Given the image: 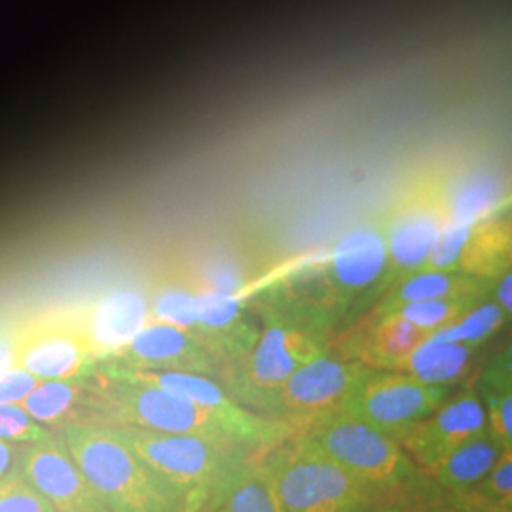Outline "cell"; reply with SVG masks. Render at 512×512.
<instances>
[{
    "label": "cell",
    "instance_id": "6da1fadb",
    "mask_svg": "<svg viewBox=\"0 0 512 512\" xmlns=\"http://www.w3.org/2000/svg\"><path fill=\"white\" fill-rule=\"evenodd\" d=\"M61 439L109 512H184L177 494L120 431L95 420L65 423Z\"/></svg>",
    "mask_w": 512,
    "mask_h": 512
},
{
    "label": "cell",
    "instance_id": "7a4b0ae2",
    "mask_svg": "<svg viewBox=\"0 0 512 512\" xmlns=\"http://www.w3.org/2000/svg\"><path fill=\"white\" fill-rule=\"evenodd\" d=\"M262 319L255 346L224 378V389L253 412L298 366L325 351L329 330L294 298L275 300L262 311Z\"/></svg>",
    "mask_w": 512,
    "mask_h": 512
},
{
    "label": "cell",
    "instance_id": "3957f363",
    "mask_svg": "<svg viewBox=\"0 0 512 512\" xmlns=\"http://www.w3.org/2000/svg\"><path fill=\"white\" fill-rule=\"evenodd\" d=\"M135 454L164 480L183 503L198 512L220 484L256 452L226 437L158 433L131 425H114Z\"/></svg>",
    "mask_w": 512,
    "mask_h": 512
},
{
    "label": "cell",
    "instance_id": "277c9868",
    "mask_svg": "<svg viewBox=\"0 0 512 512\" xmlns=\"http://www.w3.org/2000/svg\"><path fill=\"white\" fill-rule=\"evenodd\" d=\"M300 440L348 469L380 497L418 499L431 488L429 476L408 458L399 440L338 410L310 421Z\"/></svg>",
    "mask_w": 512,
    "mask_h": 512
},
{
    "label": "cell",
    "instance_id": "5b68a950",
    "mask_svg": "<svg viewBox=\"0 0 512 512\" xmlns=\"http://www.w3.org/2000/svg\"><path fill=\"white\" fill-rule=\"evenodd\" d=\"M275 494L285 512H357L380 497L348 469L302 440L266 456Z\"/></svg>",
    "mask_w": 512,
    "mask_h": 512
},
{
    "label": "cell",
    "instance_id": "8992f818",
    "mask_svg": "<svg viewBox=\"0 0 512 512\" xmlns=\"http://www.w3.org/2000/svg\"><path fill=\"white\" fill-rule=\"evenodd\" d=\"M385 270L387 249L382 222L355 226L336 243L315 296L296 302L315 313L330 329L355 302L380 298L385 291Z\"/></svg>",
    "mask_w": 512,
    "mask_h": 512
},
{
    "label": "cell",
    "instance_id": "52a82bcc",
    "mask_svg": "<svg viewBox=\"0 0 512 512\" xmlns=\"http://www.w3.org/2000/svg\"><path fill=\"white\" fill-rule=\"evenodd\" d=\"M92 391L88 406L99 416V421L110 425L230 439L222 423L209 410L160 387L105 378V384Z\"/></svg>",
    "mask_w": 512,
    "mask_h": 512
},
{
    "label": "cell",
    "instance_id": "ba28073f",
    "mask_svg": "<svg viewBox=\"0 0 512 512\" xmlns=\"http://www.w3.org/2000/svg\"><path fill=\"white\" fill-rule=\"evenodd\" d=\"M103 376L128 384L154 385L202 406L222 423L230 439L238 440L239 444L256 454L281 446L283 440L293 435V427L243 408L224 389V385L217 384L205 374L181 370H135L114 365L107 368Z\"/></svg>",
    "mask_w": 512,
    "mask_h": 512
},
{
    "label": "cell",
    "instance_id": "9c48e42d",
    "mask_svg": "<svg viewBox=\"0 0 512 512\" xmlns=\"http://www.w3.org/2000/svg\"><path fill=\"white\" fill-rule=\"evenodd\" d=\"M448 391L450 387L423 384L406 372L365 366L338 412L399 440L412 425L433 414L448 399Z\"/></svg>",
    "mask_w": 512,
    "mask_h": 512
},
{
    "label": "cell",
    "instance_id": "30bf717a",
    "mask_svg": "<svg viewBox=\"0 0 512 512\" xmlns=\"http://www.w3.org/2000/svg\"><path fill=\"white\" fill-rule=\"evenodd\" d=\"M380 222L387 249V289L425 270L427 258L448 222L444 177L429 175L410 184Z\"/></svg>",
    "mask_w": 512,
    "mask_h": 512
},
{
    "label": "cell",
    "instance_id": "8fae6325",
    "mask_svg": "<svg viewBox=\"0 0 512 512\" xmlns=\"http://www.w3.org/2000/svg\"><path fill=\"white\" fill-rule=\"evenodd\" d=\"M363 368L365 365L357 361L340 359L323 351L298 366L283 384L277 385L256 414L289 427L296 421L308 425L338 410Z\"/></svg>",
    "mask_w": 512,
    "mask_h": 512
},
{
    "label": "cell",
    "instance_id": "7c38bea8",
    "mask_svg": "<svg viewBox=\"0 0 512 512\" xmlns=\"http://www.w3.org/2000/svg\"><path fill=\"white\" fill-rule=\"evenodd\" d=\"M16 469L55 512H109L59 437L21 444Z\"/></svg>",
    "mask_w": 512,
    "mask_h": 512
},
{
    "label": "cell",
    "instance_id": "4fadbf2b",
    "mask_svg": "<svg viewBox=\"0 0 512 512\" xmlns=\"http://www.w3.org/2000/svg\"><path fill=\"white\" fill-rule=\"evenodd\" d=\"M484 431H488V421L482 401L476 391H465L412 425L399 444L423 473H429L463 442Z\"/></svg>",
    "mask_w": 512,
    "mask_h": 512
},
{
    "label": "cell",
    "instance_id": "5bb4252c",
    "mask_svg": "<svg viewBox=\"0 0 512 512\" xmlns=\"http://www.w3.org/2000/svg\"><path fill=\"white\" fill-rule=\"evenodd\" d=\"M110 357L116 366L135 370H181L205 376L219 370L192 332L156 321H148L126 348Z\"/></svg>",
    "mask_w": 512,
    "mask_h": 512
},
{
    "label": "cell",
    "instance_id": "9a60e30c",
    "mask_svg": "<svg viewBox=\"0 0 512 512\" xmlns=\"http://www.w3.org/2000/svg\"><path fill=\"white\" fill-rule=\"evenodd\" d=\"M255 323L243 310L238 294L198 289L194 336L220 365H238L255 346Z\"/></svg>",
    "mask_w": 512,
    "mask_h": 512
},
{
    "label": "cell",
    "instance_id": "2e32d148",
    "mask_svg": "<svg viewBox=\"0 0 512 512\" xmlns=\"http://www.w3.org/2000/svg\"><path fill=\"white\" fill-rule=\"evenodd\" d=\"M93 353L84 330L50 327L29 334L16 353V366L37 380L80 378L92 361Z\"/></svg>",
    "mask_w": 512,
    "mask_h": 512
},
{
    "label": "cell",
    "instance_id": "e0dca14e",
    "mask_svg": "<svg viewBox=\"0 0 512 512\" xmlns=\"http://www.w3.org/2000/svg\"><path fill=\"white\" fill-rule=\"evenodd\" d=\"M147 323V296L135 289H118L93 306L82 330L93 357H110L126 348Z\"/></svg>",
    "mask_w": 512,
    "mask_h": 512
},
{
    "label": "cell",
    "instance_id": "ac0fdd59",
    "mask_svg": "<svg viewBox=\"0 0 512 512\" xmlns=\"http://www.w3.org/2000/svg\"><path fill=\"white\" fill-rule=\"evenodd\" d=\"M429 336V332L414 327L397 313L370 315L365 329L348 344V359L368 368L399 370L412 351Z\"/></svg>",
    "mask_w": 512,
    "mask_h": 512
},
{
    "label": "cell",
    "instance_id": "d6986e66",
    "mask_svg": "<svg viewBox=\"0 0 512 512\" xmlns=\"http://www.w3.org/2000/svg\"><path fill=\"white\" fill-rule=\"evenodd\" d=\"M488 279L459 272H431L423 270L418 274L408 275L401 281L389 285L380 294L376 308L370 315H384L403 304L421 302V300H450V298H475L482 300L492 291Z\"/></svg>",
    "mask_w": 512,
    "mask_h": 512
},
{
    "label": "cell",
    "instance_id": "ffe728a7",
    "mask_svg": "<svg viewBox=\"0 0 512 512\" xmlns=\"http://www.w3.org/2000/svg\"><path fill=\"white\" fill-rule=\"evenodd\" d=\"M198 512H285L266 458L251 459L228 476Z\"/></svg>",
    "mask_w": 512,
    "mask_h": 512
},
{
    "label": "cell",
    "instance_id": "44dd1931",
    "mask_svg": "<svg viewBox=\"0 0 512 512\" xmlns=\"http://www.w3.org/2000/svg\"><path fill=\"white\" fill-rule=\"evenodd\" d=\"M507 270H511V220L494 213L471 224L459 251L458 272L494 281Z\"/></svg>",
    "mask_w": 512,
    "mask_h": 512
},
{
    "label": "cell",
    "instance_id": "7402d4cb",
    "mask_svg": "<svg viewBox=\"0 0 512 512\" xmlns=\"http://www.w3.org/2000/svg\"><path fill=\"white\" fill-rule=\"evenodd\" d=\"M505 448L507 446L490 431H484L463 442L425 475L444 494H465L494 467Z\"/></svg>",
    "mask_w": 512,
    "mask_h": 512
},
{
    "label": "cell",
    "instance_id": "603a6c76",
    "mask_svg": "<svg viewBox=\"0 0 512 512\" xmlns=\"http://www.w3.org/2000/svg\"><path fill=\"white\" fill-rule=\"evenodd\" d=\"M473 346L440 340L433 332L408 357L403 372L423 384L450 385L459 382L473 361Z\"/></svg>",
    "mask_w": 512,
    "mask_h": 512
},
{
    "label": "cell",
    "instance_id": "cb8c5ba5",
    "mask_svg": "<svg viewBox=\"0 0 512 512\" xmlns=\"http://www.w3.org/2000/svg\"><path fill=\"white\" fill-rule=\"evenodd\" d=\"M444 196L450 222L475 224L494 215L505 190L490 173H469L454 181L444 179Z\"/></svg>",
    "mask_w": 512,
    "mask_h": 512
},
{
    "label": "cell",
    "instance_id": "d4e9b609",
    "mask_svg": "<svg viewBox=\"0 0 512 512\" xmlns=\"http://www.w3.org/2000/svg\"><path fill=\"white\" fill-rule=\"evenodd\" d=\"M488 421V431L507 448L512 446L511 349L497 353L484 368L476 389Z\"/></svg>",
    "mask_w": 512,
    "mask_h": 512
},
{
    "label": "cell",
    "instance_id": "484cf974",
    "mask_svg": "<svg viewBox=\"0 0 512 512\" xmlns=\"http://www.w3.org/2000/svg\"><path fill=\"white\" fill-rule=\"evenodd\" d=\"M198 287L190 274L164 277L147 300L148 321L173 325L177 329L196 330Z\"/></svg>",
    "mask_w": 512,
    "mask_h": 512
},
{
    "label": "cell",
    "instance_id": "4316f807",
    "mask_svg": "<svg viewBox=\"0 0 512 512\" xmlns=\"http://www.w3.org/2000/svg\"><path fill=\"white\" fill-rule=\"evenodd\" d=\"M84 395V384L74 380H38L33 391L19 403V406L40 423L54 425L65 421Z\"/></svg>",
    "mask_w": 512,
    "mask_h": 512
},
{
    "label": "cell",
    "instance_id": "83f0119b",
    "mask_svg": "<svg viewBox=\"0 0 512 512\" xmlns=\"http://www.w3.org/2000/svg\"><path fill=\"white\" fill-rule=\"evenodd\" d=\"M511 319L495 300H480L471 310L461 315L458 321H454L448 327L435 330L433 334L446 342H459L465 346H480L490 336H494L497 330L505 325V321Z\"/></svg>",
    "mask_w": 512,
    "mask_h": 512
},
{
    "label": "cell",
    "instance_id": "f1b7e54d",
    "mask_svg": "<svg viewBox=\"0 0 512 512\" xmlns=\"http://www.w3.org/2000/svg\"><path fill=\"white\" fill-rule=\"evenodd\" d=\"M459 495L488 512H512V448H505L494 467L469 492Z\"/></svg>",
    "mask_w": 512,
    "mask_h": 512
},
{
    "label": "cell",
    "instance_id": "f546056e",
    "mask_svg": "<svg viewBox=\"0 0 512 512\" xmlns=\"http://www.w3.org/2000/svg\"><path fill=\"white\" fill-rule=\"evenodd\" d=\"M484 300V298H482ZM475 298H450V300H421V302H410L403 304L395 310L387 311V313H397L408 323H412L414 327L425 330V332H435L452 325L454 321H458L461 315H465L467 311L475 306Z\"/></svg>",
    "mask_w": 512,
    "mask_h": 512
},
{
    "label": "cell",
    "instance_id": "4dcf8cb0",
    "mask_svg": "<svg viewBox=\"0 0 512 512\" xmlns=\"http://www.w3.org/2000/svg\"><path fill=\"white\" fill-rule=\"evenodd\" d=\"M198 289L238 294L247 283V270L238 258L226 253H213L192 272Z\"/></svg>",
    "mask_w": 512,
    "mask_h": 512
},
{
    "label": "cell",
    "instance_id": "1f68e13d",
    "mask_svg": "<svg viewBox=\"0 0 512 512\" xmlns=\"http://www.w3.org/2000/svg\"><path fill=\"white\" fill-rule=\"evenodd\" d=\"M0 512H55V509L14 467L10 473L0 476Z\"/></svg>",
    "mask_w": 512,
    "mask_h": 512
},
{
    "label": "cell",
    "instance_id": "d6a6232c",
    "mask_svg": "<svg viewBox=\"0 0 512 512\" xmlns=\"http://www.w3.org/2000/svg\"><path fill=\"white\" fill-rule=\"evenodd\" d=\"M52 433L33 420L19 404L0 403V440L31 444L48 439Z\"/></svg>",
    "mask_w": 512,
    "mask_h": 512
},
{
    "label": "cell",
    "instance_id": "836d02e7",
    "mask_svg": "<svg viewBox=\"0 0 512 512\" xmlns=\"http://www.w3.org/2000/svg\"><path fill=\"white\" fill-rule=\"evenodd\" d=\"M37 384V378L19 366L0 372V403H21Z\"/></svg>",
    "mask_w": 512,
    "mask_h": 512
},
{
    "label": "cell",
    "instance_id": "e575fe53",
    "mask_svg": "<svg viewBox=\"0 0 512 512\" xmlns=\"http://www.w3.org/2000/svg\"><path fill=\"white\" fill-rule=\"evenodd\" d=\"M416 501L425 512H488L469 501L465 495L444 494L435 486H431L429 492L418 497Z\"/></svg>",
    "mask_w": 512,
    "mask_h": 512
},
{
    "label": "cell",
    "instance_id": "d590c367",
    "mask_svg": "<svg viewBox=\"0 0 512 512\" xmlns=\"http://www.w3.org/2000/svg\"><path fill=\"white\" fill-rule=\"evenodd\" d=\"M357 512H425L416 499L408 497H376Z\"/></svg>",
    "mask_w": 512,
    "mask_h": 512
},
{
    "label": "cell",
    "instance_id": "8d00e7d4",
    "mask_svg": "<svg viewBox=\"0 0 512 512\" xmlns=\"http://www.w3.org/2000/svg\"><path fill=\"white\" fill-rule=\"evenodd\" d=\"M512 274L511 270H507L505 274L499 277V283H497V289H495V302L501 306V310L505 311L509 317L512 313Z\"/></svg>",
    "mask_w": 512,
    "mask_h": 512
},
{
    "label": "cell",
    "instance_id": "74e56055",
    "mask_svg": "<svg viewBox=\"0 0 512 512\" xmlns=\"http://www.w3.org/2000/svg\"><path fill=\"white\" fill-rule=\"evenodd\" d=\"M19 446L8 440H0V476L10 473L18 461Z\"/></svg>",
    "mask_w": 512,
    "mask_h": 512
},
{
    "label": "cell",
    "instance_id": "f35d334b",
    "mask_svg": "<svg viewBox=\"0 0 512 512\" xmlns=\"http://www.w3.org/2000/svg\"><path fill=\"white\" fill-rule=\"evenodd\" d=\"M16 353H18L16 344H12L6 338H0V372L16 366Z\"/></svg>",
    "mask_w": 512,
    "mask_h": 512
}]
</instances>
